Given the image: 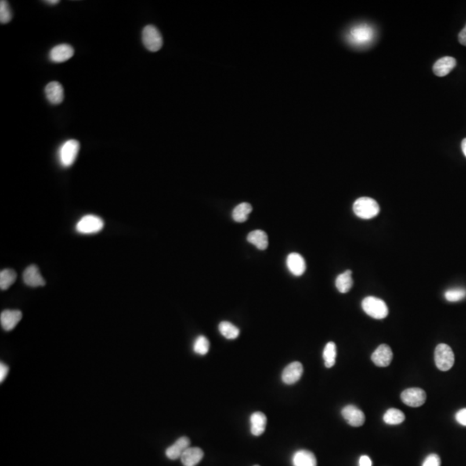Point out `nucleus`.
Segmentation results:
<instances>
[{"label": "nucleus", "mask_w": 466, "mask_h": 466, "mask_svg": "<svg viewBox=\"0 0 466 466\" xmlns=\"http://www.w3.org/2000/svg\"><path fill=\"white\" fill-rule=\"evenodd\" d=\"M410 300V271L380 243H324L295 258L271 290V319L309 348L352 343L395 319Z\"/></svg>", "instance_id": "obj_1"}, {"label": "nucleus", "mask_w": 466, "mask_h": 466, "mask_svg": "<svg viewBox=\"0 0 466 466\" xmlns=\"http://www.w3.org/2000/svg\"><path fill=\"white\" fill-rule=\"evenodd\" d=\"M67 105V72L53 44L48 15L10 0L0 10V119L15 134L44 129Z\"/></svg>", "instance_id": "obj_2"}, {"label": "nucleus", "mask_w": 466, "mask_h": 466, "mask_svg": "<svg viewBox=\"0 0 466 466\" xmlns=\"http://www.w3.org/2000/svg\"><path fill=\"white\" fill-rule=\"evenodd\" d=\"M248 15L277 29H295V25H314L319 15H329V5H319V0H258V5H248Z\"/></svg>", "instance_id": "obj_3"}, {"label": "nucleus", "mask_w": 466, "mask_h": 466, "mask_svg": "<svg viewBox=\"0 0 466 466\" xmlns=\"http://www.w3.org/2000/svg\"><path fill=\"white\" fill-rule=\"evenodd\" d=\"M262 466H338V461L324 457V452H314V448H286L277 457H267Z\"/></svg>", "instance_id": "obj_4"}]
</instances>
